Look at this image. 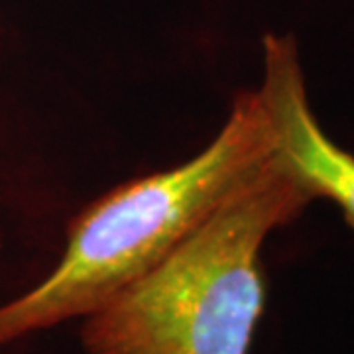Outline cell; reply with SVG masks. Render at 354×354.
<instances>
[{"label": "cell", "instance_id": "6da1fadb", "mask_svg": "<svg viewBox=\"0 0 354 354\" xmlns=\"http://www.w3.org/2000/svg\"><path fill=\"white\" fill-rule=\"evenodd\" d=\"M311 201L276 150L160 264L85 317V353L248 354L266 304L262 246Z\"/></svg>", "mask_w": 354, "mask_h": 354}, {"label": "cell", "instance_id": "7a4b0ae2", "mask_svg": "<svg viewBox=\"0 0 354 354\" xmlns=\"http://www.w3.org/2000/svg\"><path fill=\"white\" fill-rule=\"evenodd\" d=\"M276 150L262 91L239 95L227 124L203 152L128 181L71 221L57 266L36 288L0 305V344L101 309L160 264Z\"/></svg>", "mask_w": 354, "mask_h": 354}, {"label": "cell", "instance_id": "3957f363", "mask_svg": "<svg viewBox=\"0 0 354 354\" xmlns=\"http://www.w3.org/2000/svg\"><path fill=\"white\" fill-rule=\"evenodd\" d=\"M262 95L270 109L278 150L311 197H325L354 227V156L317 122L305 91L297 44L291 36L264 38Z\"/></svg>", "mask_w": 354, "mask_h": 354}]
</instances>
